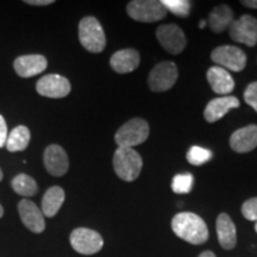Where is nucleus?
<instances>
[{"instance_id":"1","label":"nucleus","mask_w":257,"mask_h":257,"mask_svg":"<svg viewBox=\"0 0 257 257\" xmlns=\"http://www.w3.org/2000/svg\"><path fill=\"white\" fill-rule=\"evenodd\" d=\"M172 230L179 238L195 245L204 244L208 239L206 223L198 214L192 212H181L174 216L172 220Z\"/></svg>"},{"instance_id":"2","label":"nucleus","mask_w":257,"mask_h":257,"mask_svg":"<svg viewBox=\"0 0 257 257\" xmlns=\"http://www.w3.org/2000/svg\"><path fill=\"white\" fill-rule=\"evenodd\" d=\"M143 161L133 148H118L113 155V169L124 181H135L141 174Z\"/></svg>"},{"instance_id":"3","label":"nucleus","mask_w":257,"mask_h":257,"mask_svg":"<svg viewBox=\"0 0 257 257\" xmlns=\"http://www.w3.org/2000/svg\"><path fill=\"white\" fill-rule=\"evenodd\" d=\"M79 40L81 46L89 53H101L106 47L104 29L95 17H85L79 24Z\"/></svg>"},{"instance_id":"4","label":"nucleus","mask_w":257,"mask_h":257,"mask_svg":"<svg viewBox=\"0 0 257 257\" xmlns=\"http://www.w3.org/2000/svg\"><path fill=\"white\" fill-rule=\"evenodd\" d=\"M149 136V125L142 118H133L121 125L114 136L119 148H134L146 142Z\"/></svg>"},{"instance_id":"5","label":"nucleus","mask_w":257,"mask_h":257,"mask_svg":"<svg viewBox=\"0 0 257 257\" xmlns=\"http://www.w3.org/2000/svg\"><path fill=\"white\" fill-rule=\"evenodd\" d=\"M127 15L137 22L154 23L166 18L167 10L157 0H134L126 6Z\"/></svg>"},{"instance_id":"6","label":"nucleus","mask_w":257,"mask_h":257,"mask_svg":"<svg viewBox=\"0 0 257 257\" xmlns=\"http://www.w3.org/2000/svg\"><path fill=\"white\" fill-rule=\"evenodd\" d=\"M178 67L174 62L165 61L156 64L148 78V83L153 92H166L175 85L178 80Z\"/></svg>"},{"instance_id":"7","label":"nucleus","mask_w":257,"mask_h":257,"mask_svg":"<svg viewBox=\"0 0 257 257\" xmlns=\"http://www.w3.org/2000/svg\"><path fill=\"white\" fill-rule=\"evenodd\" d=\"M211 59L218 67L231 72H242L246 66V55L242 49L234 46L218 47L211 53Z\"/></svg>"},{"instance_id":"8","label":"nucleus","mask_w":257,"mask_h":257,"mask_svg":"<svg viewBox=\"0 0 257 257\" xmlns=\"http://www.w3.org/2000/svg\"><path fill=\"white\" fill-rule=\"evenodd\" d=\"M70 244L76 252L82 255H93L102 249L104 239L100 233L94 230L78 227L70 233Z\"/></svg>"},{"instance_id":"9","label":"nucleus","mask_w":257,"mask_h":257,"mask_svg":"<svg viewBox=\"0 0 257 257\" xmlns=\"http://www.w3.org/2000/svg\"><path fill=\"white\" fill-rule=\"evenodd\" d=\"M156 37L163 49L173 55H178L187 46L184 31L175 24L160 25L156 30Z\"/></svg>"},{"instance_id":"10","label":"nucleus","mask_w":257,"mask_h":257,"mask_svg":"<svg viewBox=\"0 0 257 257\" xmlns=\"http://www.w3.org/2000/svg\"><path fill=\"white\" fill-rule=\"evenodd\" d=\"M230 37L233 41L248 47L257 44V19L252 16L243 15L230 25Z\"/></svg>"},{"instance_id":"11","label":"nucleus","mask_w":257,"mask_h":257,"mask_svg":"<svg viewBox=\"0 0 257 257\" xmlns=\"http://www.w3.org/2000/svg\"><path fill=\"white\" fill-rule=\"evenodd\" d=\"M38 94L47 98H64L70 93L72 86L68 79L61 76L59 74H49L38 80L36 83Z\"/></svg>"},{"instance_id":"12","label":"nucleus","mask_w":257,"mask_h":257,"mask_svg":"<svg viewBox=\"0 0 257 257\" xmlns=\"http://www.w3.org/2000/svg\"><path fill=\"white\" fill-rule=\"evenodd\" d=\"M19 217L25 225V227L35 233L43 232L46 229V221L42 211L35 202L29 199H23L18 204Z\"/></svg>"},{"instance_id":"13","label":"nucleus","mask_w":257,"mask_h":257,"mask_svg":"<svg viewBox=\"0 0 257 257\" xmlns=\"http://www.w3.org/2000/svg\"><path fill=\"white\" fill-rule=\"evenodd\" d=\"M44 167L53 176H62L68 172L69 160L62 147L51 144L44 150Z\"/></svg>"},{"instance_id":"14","label":"nucleus","mask_w":257,"mask_h":257,"mask_svg":"<svg viewBox=\"0 0 257 257\" xmlns=\"http://www.w3.org/2000/svg\"><path fill=\"white\" fill-rule=\"evenodd\" d=\"M230 147L233 152L244 154L249 153L257 147V125H248L240 127L231 135Z\"/></svg>"},{"instance_id":"15","label":"nucleus","mask_w":257,"mask_h":257,"mask_svg":"<svg viewBox=\"0 0 257 257\" xmlns=\"http://www.w3.org/2000/svg\"><path fill=\"white\" fill-rule=\"evenodd\" d=\"M239 106V100L236 96L225 95L220 98L212 99L208 102L206 108H205L204 117L208 123H214V121L221 119L227 112L237 108Z\"/></svg>"},{"instance_id":"16","label":"nucleus","mask_w":257,"mask_h":257,"mask_svg":"<svg viewBox=\"0 0 257 257\" xmlns=\"http://www.w3.org/2000/svg\"><path fill=\"white\" fill-rule=\"evenodd\" d=\"M48 61L43 55H23L15 60L16 73L22 78H31L44 72Z\"/></svg>"},{"instance_id":"17","label":"nucleus","mask_w":257,"mask_h":257,"mask_svg":"<svg viewBox=\"0 0 257 257\" xmlns=\"http://www.w3.org/2000/svg\"><path fill=\"white\" fill-rule=\"evenodd\" d=\"M206 76L212 91L217 93V94L225 96L233 91V78L226 69L218 66H213L207 70Z\"/></svg>"},{"instance_id":"18","label":"nucleus","mask_w":257,"mask_h":257,"mask_svg":"<svg viewBox=\"0 0 257 257\" xmlns=\"http://www.w3.org/2000/svg\"><path fill=\"white\" fill-rule=\"evenodd\" d=\"M140 54L135 49H123L111 56L110 66L114 72L126 74L134 72L140 66Z\"/></svg>"},{"instance_id":"19","label":"nucleus","mask_w":257,"mask_h":257,"mask_svg":"<svg viewBox=\"0 0 257 257\" xmlns=\"http://www.w3.org/2000/svg\"><path fill=\"white\" fill-rule=\"evenodd\" d=\"M217 236L221 248L231 250L237 244V232L233 221L226 213H220L216 221Z\"/></svg>"},{"instance_id":"20","label":"nucleus","mask_w":257,"mask_h":257,"mask_svg":"<svg viewBox=\"0 0 257 257\" xmlns=\"http://www.w3.org/2000/svg\"><path fill=\"white\" fill-rule=\"evenodd\" d=\"M64 198H66L64 191L59 186H53L48 189L43 199H42V213H43V216L48 218L55 216L62 206Z\"/></svg>"},{"instance_id":"21","label":"nucleus","mask_w":257,"mask_h":257,"mask_svg":"<svg viewBox=\"0 0 257 257\" xmlns=\"http://www.w3.org/2000/svg\"><path fill=\"white\" fill-rule=\"evenodd\" d=\"M233 22V11L227 5H219L216 9L212 10L208 16V24L211 30L216 34L223 32L230 28Z\"/></svg>"},{"instance_id":"22","label":"nucleus","mask_w":257,"mask_h":257,"mask_svg":"<svg viewBox=\"0 0 257 257\" xmlns=\"http://www.w3.org/2000/svg\"><path fill=\"white\" fill-rule=\"evenodd\" d=\"M30 131L24 125H19V126L15 127L14 130L10 133V136H8V141H6V149L11 153L23 152L30 143Z\"/></svg>"},{"instance_id":"23","label":"nucleus","mask_w":257,"mask_h":257,"mask_svg":"<svg viewBox=\"0 0 257 257\" xmlns=\"http://www.w3.org/2000/svg\"><path fill=\"white\" fill-rule=\"evenodd\" d=\"M11 185L14 191L17 194L22 195V197H32L38 191L37 182L35 181V179H32L31 176L27 174H19L15 176Z\"/></svg>"},{"instance_id":"24","label":"nucleus","mask_w":257,"mask_h":257,"mask_svg":"<svg viewBox=\"0 0 257 257\" xmlns=\"http://www.w3.org/2000/svg\"><path fill=\"white\" fill-rule=\"evenodd\" d=\"M162 5L165 6L167 12H172L175 16L186 18L191 12V2L188 0H162Z\"/></svg>"},{"instance_id":"25","label":"nucleus","mask_w":257,"mask_h":257,"mask_svg":"<svg viewBox=\"0 0 257 257\" xmlns=\"http://www.w3.org/2000/svg\"><path fill=\"white\" fill-rule=\"evenodd\" d=\"M194 178L189 173L185 174H178L174 176L172 181V189L176 194H187L192 191Z\"/></svg>"},{"instance_id":"26","label":"nucleus","mask_w":257,"mask_h":257,"mask_svg":"<svg viewBox=\"0 0 257 257\" xmlns=\"http://www.w3.org/2000/svg\"><path fill=\"white\" fill-rule=\"evenodd\" d=\"M213 156L211 150L201 147H192L187 153V161L192 166H201L208 162Z\"/></svg>"},{"instance_id":"27","label":"nucleus","mask_w":257,"mask_h":257,"mask_svg":"<svg viewBox=\"0 0 257 257\" xmlns=\"http://www.w3.org/2000/svg\"><path fill=\"white\" fill-rule=\"evenodd\" d=\"M242 214L245 219L257 221V197L244 202L242 205Z\"/></svg>"},{"instance_id":"28","label":"nucleus","mask_w":257,"mask_h":257,"mask_svg":"<svg viewBox=\"0 0 257 257\" xmlns=\"http://www.w3.org/2000/svg\"><path fill=\"white\" fill-rule=\"evenodd\" d=\"M244 100L257 112V81L251 82L244 91Z\"/></svg>"},{"instance_id":"29","label":"nucleus","mask_w":257,"mask_h":257,"mask_svg":"<svg viewBox=\"0 0 257 257\" xmlns=\"http://www.w3.org/2000/svg\"><path fill=\"white\" fill-rule=\"evenodd\" d=\"M8 141V125L2 114H0V148H4Z\"/></svg>"},{"instance_id":"30","label":"nucleus","mask_w":257,"mask_h":257,"mask_svg":"<svg viewBox=\"0 0 257 257\" xmlns=\"http://www.w3.org/2000/svg\"><path fill=\"white\" fill-rule=\"evenodd\" d=\"M27 4L29 5H40V6H44V5H50L53 4L54 0H27Z\"/></svg>"},{"instance_id":"31","label":"nucleus","mask_w":257,"mask_h":257,"mask_svg":"<svg viewBox=\"0 0 257 257\" xmlns=\"http://www.w3.org/2000/svg\"><path fill=\"white\" fill-rule=\"evenodd\" d=\"M240 4L249 9H257V0H243Z\"/></svg>"},{"instance_id":"32","label":"nucleus","mask_w":257,"mask_h":257,"mask_svg":"<svg viewBox=\"0 0 257 257\" xmlns=\"http://www.w3.org/2000/svg\"><path fill=\"white\" fill-rule=\"evenodd\" d=\"M199 257H216V255H214V253L212 251H204L202 253H200V255H199Z\"/></svg>"},{"instance_id":"33","label":"nucleus","mask_w":257,"mask_h":257,"mask_svg":"<svg viewBox=\"0 0 257 257\" xmlns=\"http://www.w3.org/2000/svg\"><path fill=\"white\" fill-rule=\"evenodd\" d=\"M205 27H206V22H205V21H201L200 23H199V28L202 29V28H205Z\"/></svg>"},{"instance_id":"34","label":"nucleus","mask_w":257,"mask_h":257,"mask_svg":"<svg viewBox=\"0 0 257 257\" xmlns=\"http://www.w3.org/2000/svg\"><path fill=\"white\" fill-rule=\"evenodd\" d=\"M3 214H4V208H3L2 205H0V218L3 217Z\"/></svg>"},{"instance_id":"35","label":"nucleus","mask_w":257,"mask_h":257,"mask_svg":"<svg viewBox=\"0 0 257 257\" xmlns=\"http://www.w3.org/2000/svg\"><path fill=\"white\" fill-rule=\"evenodd\" d=\"M3 180V172H2V169H0V181H2Z\"/></svg>"},{"instance_id":"36","label":"nucleus","mask_w":257,"mask_h":257,"mask_svg":"<svg viewBox=\"0 0 257 257\" xmlns=\"http://www.w3.org/2000/svg\"><path fill=\"white\" fill-rule=\"evenodd\" d=\"M255 231L257 232V221H256V224H255Z\"/></svg>"}]
</instances>
